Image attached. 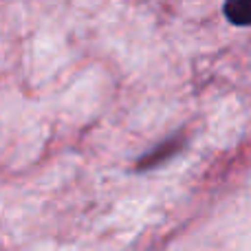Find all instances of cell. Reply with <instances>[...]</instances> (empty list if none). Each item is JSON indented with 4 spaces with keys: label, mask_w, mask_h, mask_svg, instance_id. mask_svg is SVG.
Listing matches in <instances>:
<instances>
[{
    "label": "cell",
    "mask_w": 251,
    "mask_h": 251,
    "mask_svg": "<svg viewBox=\"0 0 251 251\" xmlns=\"http://www.w3.org/2000/svg\"><path fill=\"white\" fill-rule=\"evenodd\" d=\"M225 18L236 26H251V0H231L223 7Z\"/></svg>",
    "instance_id": "obj_2"
},
{
    "label": "cell",
    "mask_w": 251,
    "mask_h": 251,
    "mask_svg": "<svg viewBox=\"0 0 251 251\" xmlns=\"http://www.w3.org/2000/svg\"><path fill=\"white\" fill-rule=\"evenodd\" d=\"M181 146H183V139L181 137H172V139H168V141H161L159 146H154L150 152H148V154H143L141 159H139L137 168L139 170L156 168V165L165 163L168 159H172V156L181 150Z\"/></svg>",
    "instance_id": "obj_1"
}]
</instances>
